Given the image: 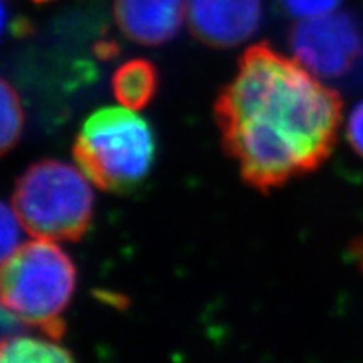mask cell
Wrapping results in <instances>:
<instances>
[{
  "mask_svg": "<svg viewBox=\"0 0 363 363\" xmlns=\"http://www.w3.org/2000/svg\"><path fill=\"white\" fill-rule=\"evenodd\" d=\"M225 147L257 189L315 170L337 142L342 99L296 59L249 48L217 101Z\"/></svg>",
  "mask_w": 363,
  "mask_h": 363,
  "instance_id": "1",
  "label": "cell"
},
{
  "mask_svg": "<svg viewBox=\"0 0 363 363\" xmlns=\"http://www.w3.org/2000/svg\"><path fill=\"white\" fill-rule=\"evenodd\" d=\"M74 286V264L56 240L35 238L2 261V306L52 338L65 331L61 315Z\"/></svg>",
  "mask_w": 363,
  "mask_h": 363,
  "instance_id": "2",
  "label": "cell"
},
{
  "mask_svg": "<svg viewBox=\"0 0 363 363\" xmlns=\"http://www.w3.org/2000/svg\"><path fill=\"white\" fill-rule=\"evenodd\" d=\"M78 165L104 190L130 189L152 169L155 138L136 110L101 108L84 121L74 145Z\"/></svg>",
  "mask_w": 363,
  "mask_h": 363,
  "instance_id": "3",
  "label": "cell"
},
{
  "mask_svg": "<svg viewBox=\"0 0 363 363\" xmlns=\"http://www.w3.org/2000/svg\"><path fill=\"white\" fill-rule=\"evenodd\" d=\"M91 184L79 165L44 160L17 180L12 206L34 238L74 240L84 234L93 217Z\"/></svg>",
  "mask_w": 363,
  "mask_h": 363,
  "instance_id": "4",
  "label": "cell"
},
{
  "mask_svg": "<svg viewBox=\"0 0 363 363\" xmlns=\"http://www.w3.org/2000/svg\"><path fill=\"white\" fill-rule=\"evenodd\" d=\"M289 44L293 57L318 78L345 74L362 52L360 30L347 13L299 19Z\"/></svg>",
  "mask_w": 363,
  "mask_h": 363,
  "instance_id": "5",
  "label": "cell"
},
{
  "mask_svg": "<svg viewBox=\"0 0 363 363\" xmlns=\"http://www.w3.org/2000/svg\"><path fill=\"white\" fill-rule=\"evenodd\" d=\"M187 19L203 43L233 48L259 29L262 0H187Z\"/></svg>",
  "mask_w": 363,
  "mask_h": 363,
  "instance_id": "6",
  "label": "cell"
},
{
  "mask_svg": "<svg viewBox=\"0 0 363 363\" xmlns=\"http://www.w3.org/2000/svg\"><path fill=\"white\" fill-rule=\"evenodd\" d=\"M187 13L185 0H116L115 19L126 38L158 45L179 33Z\"/></svg>",
  "mask_w": 363,
  "mask_h": 363,
  "instance_id": "7",
  "label": "cell"
},
{
  "mask_svg": "<svg viewBox=\"0 0 363 363\" xmlns=\"http://www.w3.org/2000/svg\"><path fill=\"white\" fill-rule=\"evenodd\" d=\"M157 89V71L145 59H131L118 67L113 76V91L118 103L131 110H140L148 104Z\"/></svg>",
  "mask_w": 363,
  "mask_h": 363,
  "instance_id": "8",
  "label": "cell"
},
{
  "mask_svg": "<svg viewBox=\"0 0 363 363\" xmlns=\"http://www.w3.org/2000/svg\"><path fill=\"white\" fill-rule=\"evenodd\" d=\"M0 360L4 363H66L71 353L52 340L17 335L2 342Z\"/></svg>",
  "mask_w": 363,
  "mask_h": 363,
  "instance_id": "9",
  "label": "cell"
},
{
  "mask_svg": "<svg viewBox=\"0 0 363 363\" xmlns=\"http://www.w3.org/2000/svg\"><path fill=\"white\" fill-rule=\"evenodd\" d=\"M24 126L21 99L6 79L0 83V147L4 152L16 145Z\"/></svg>",
  "mask_w": 363,
  "mask_h": 363,
  "instance_id": "10",
  "label": "cell"
},
{
  "mask_svg": "<svg viewBox=\"0 0 363 363\" xmlns=\"http://www.w3.org/2000/svg\"><path fill=\"white\" fill-rule=\"evenodd\" d=\"M0 256L2 261L12 256L22 244V234H24V222L17 214L13 206L7 202L2 203V214H0Z\"/></svg>",
  "mask_w": 363,
  "mask_h": 363,
  "instance_id": "11",
  "label": "cell"
},
{
  "mask_svg": "<svg viewBox=\"0 0 363 363\" xmlns=\"http://www.w3.org/2000/svg\"><path fill=\"white\" fill-rule=\"evenodd\" d=\"M281 7L296 19L323 16L333 12L342 0H279Z\"/></svg>",
  "mask_w": 363,
  "mask_h": 363,
  "instance_id": "12",
  "label": "cell"
},
{
  "mask_svg": "<svg viewBox=\"0 0 363 363\" xmlns=\"http://www.w3.org/2000/svg\"><path fill=\"white\" fill-rule=\"evenodd\" d=\"M348 142L358 155L363 157V101H360L353 108L350 118H348L347 126Z\"/></svg>",
  "mask_w": 363,
  "mask_h": 363,
  "instance_id": "13",
  "label": "cell"
},
{
  "mask_svg": "<svg viewBox=\"0 0 363 363\" xmlns=\"http://www.w3.org/2000/svg\"><path fill=\"white\" fill-rule=\"evenodd\" d=\"M357 257L360 259L362 266H363V242H360V246H358V251H357Z\"/></svg>",
  "mask_w": 363,
  "mask_h": 363,
  "instance_id": "14",
  "label": "cell"
},
{
  "mask_svg": "<svg viewBox=\"0 0 363 363\" xmlns=\"http://www.w3.org/2000/svg\"><path fill=\"white\" fill-rule=\"evenodd\" d=\"M34 2H49V0H34Z\"/></svg>",
  "mask_w": 363,
  "mask_h": 363,
  "instance_id": "15",
  "label": "cell"
}]
</instances>
